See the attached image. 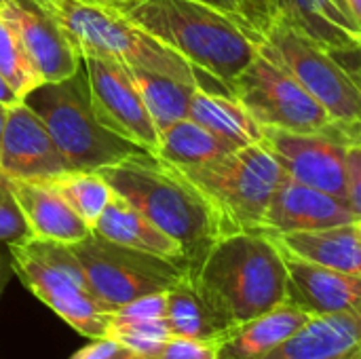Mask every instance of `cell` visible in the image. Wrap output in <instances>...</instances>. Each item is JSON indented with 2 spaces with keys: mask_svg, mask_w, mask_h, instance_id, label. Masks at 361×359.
<instances>
[{
  "mask_svg": "<svg viewBox=\"0 0 361 359\" xmlns=\"http://www.w3.org/2000/svg\"><path fill=\"white\" fill-rule=\"evenodd\" d=\"M275 11L332 53L360 51L361 40L343 0H271Z\"/></svg>",
  "mask_w": 361,
  "mask_h": 359,
  "instance_id": "obj_21",
  "label": "cell"
},
{
  "mask_svg": "<svg viewBox=\"0 0 361 359\" xmlns=\"http://www.w3.org/2000/svg\"><path fill=\"white\" fill-rule=\"evenodd\" d=\"M8 254L19 281L76 334L89 341L108 336L112 313L93 296L70 245L30 239L8 245Z\"/></svg>",
  "mask_w": 361,
  "mask_h": 359,
  "instance_id": "obj_7",
  "label": "cell"
},
{
  "mask_svg": "<svg viewBox=\"0 0 361 359\" xmlns=\"http://www.w3.org/2000/svg\"><path fill=\"white\" fill-rule=\"evenodd\" d=\"M273 237V235H271ZM279 248L302 260L336 269L343 273L361 275V239L353 224L307 231V233H288L273 237Z\"/></svg>",
  "mask_w": 361,
  "mask_h": 359,
  "instance_id": "obj_22",
  "label": "cell"
},
{
  "mask_svg": "<svg viewBox=\"0 0 361 359\" xmlns=\"http://www.w3.org/2000/svg\"><path fill=\"white\" fill-rule=\"evenodd\" d=\"M116 8L226 91L262 47V34L247 15L201 0H127Z\"/></svg>",
  "mask_w": 361,
  "mask_h": 359,
  "instance_id": "obj_1",
  "label": "cell"
},
{
  "mask_svg": "<svg viewBox=\"0 0 361 359\" xmlns=\"http://www.w3.org/2000/svg\"><path fill=\"white\" fill-rule=\"evenodd\" d=\"M127 349L110 336L95 339L70 359H118Z\"/></svg>",
  "mask_w": 361,
  "mask_h": 359,
  "instance_id": "obj_34",
  "label": "cell"
},
{
  "mask_svg": "<svg viewBox=\"0 0 361 359\" xmlns=\"http://www.w3.org/2000/svg\"><path fill=\"white\" fill-rule=\"evenodd\" d=\"M0 171L6 178L44 180L70 171L40 116L23 102L6 110L0 146Z\"/></svg>",
  "mask_w": 361,
  "mask_h": 359,
  "instance_id": "obj_13",
  "label": "cell"
},
{
  "mask_svg": "<svg viewBox=\"0 0 361 359\" xmlns=\"http://www.w3.org/2000/svg\"><path fill=\"white\" fill-rule=\"evenodd\" d=\"M38 182L51 186L91 229L114 195L99 171H63Z\"/></svg>",
  "mask_w": 361,
  "mask_h": 359,
  "instance_id": "obj_27",
  "label": "cell"
},
{
  "mask_svg": "<svg viewBox=\"0 0 361 359\" xmlns=\"http://www.w3.org/2000/svg\"><path fill=\"white\" fill-rule=\"evenodd\" d=\"M70 250L82 267L93 296L110 313L142 296L167 292L188 273L176 262L112 243L95 233L72 243Z\"/></svg>",
  "mask_w": 361,
  "mask_h": 359,
  "instance_id": "obj_10",
  "label": "cell"
},
{
  "mask_svg": "<svg viewBox=\"0 0 361 359\" xmlns=\"http://www.w3.org/2000/svg\"><path fill=\"white\" fill-rule=\"evenodd\" d=\"M51 17L78 49L80 57H112L127 68H142L203 87L199 70L180 53L131 23L116 6L87 0H30Z\"/></svg>",
  "mask_w": 361,
  "mask_h": 359,
  "instance_id": "obj_4",
  "label": "cell"
},
{
  "mask_svg": "<svg viewBox=\"0 0 361 359\" xmlns=\"http://www.w3.org/2000/svg\"><path fill=\"white\" fill-rule=\"evenodd\" d=\"M201 2H207L216 8H222L228 13H239V15H245V6H247V0H201Z\"/></svg>",
  "mask_w": 361,
  "mask_h": 359,
  "instance_id": "obj_37",
  "label": "cell"
},
{
  "mask_svg": "<svg viewBox=\"0 0 361 359\" xmlns=\"http://www.w3.org/2000/svg\"><path fill=\"white\" fill-rule=\"evenodd\" d=\"M353 229H355L357 237H360V239H361V220H357V222H353Z\"/></svg>",
  "mask_w": 361,
  "mask_h": 359,
  "instance_id": "obj_43",
  "label": "cell"
},
{
  "mask_svg": "<svg viewBox=\"0 0 361 359\" xmlns=\"http://www.w3.org/2000/svg\"><path fill=\"white\" fill-rule=\"evenodd\" d=\"M82 68L95 118L112 133L154 154L159 148V131L127 66L112 57L85 55Z\"/></svg>",
  "mask_w": 361,
  "mask_h": 359,
  "instance_id": "obj_11",
  "label": "cell"
},
{
  "mask_svg": "<svg viewBox=\"0 0 361 359\" xmlns=\"http://www.w3.org/2000/svg\"><path fill=\"white\" fill-rule=\"evenodd\" d=\"M23 102V97L11 87V83L0 74V106H4V108H13V106H17V104H21Z\"/></svg>",
  "mask_w": 361,
  "mask_h": 359,
  "instance_id": "obj_36",
  "label": "cell"
},
{
  "mask_svg": "<svg viewBox=\"0 0 361 359\" xmlns=\"http://www.w3.org/2000/svg\"><path fill=\"white\" fill-rule=\"evenodd\" d=\"M353 222L355 218L343 199L286 176L271 199L260 233L277 237L288 233L324 231Z\"/></svg>",
  "mask_w": 361,
  "mask_h": 359,
  "instance_id": "obj_14",
  "label": "cell"
},
{
  "mask_svg": "<svg viewBox=\"0 0 361 359\" xmlns=\"http://www.w3.org/2000/svg\"><path fill=\"white\" fill-rule=\"evenodd\" d=\"M13 262H11V254L6 245H0V298L4 294V288L8 284V279L13 277Z\"/></svg>",
  "mask_w": 361,
  "mask_h": 359,
  "instance_id": "obj_35",
  "label": "cell"
},
{
  "mask_svg": "<svg viewBox=\"0 0 361 359\" xmlns=\"http://www.w3.org/2000/svg\"><path fill=\"white\" fill-rule=\"evenodd\" d=\"M23 104L40 116L70 171H97L146 152L95 118L82 66L70 78L40 83L23 97Z\"/></svg>",
  "mask_w": 361,
  "mask_h": 359,
  "instance_id": "obj_6",
  "label": "cell"
},
{
  "mask_svg": "<svg viewBox=\"0 0 361 359\" xmlns=\"http://www.w3.org/2000/svg\"><path fill=\"white\" fill-rule=\"evenodd\" d=\"M6 2H8V0H0V8H2V6H4Z\"/></svg>",
  "mask_w": 361,
  "mask_h": 359,
  "instance_id": "obj_44",
  "label": "cell"
},
{
  "mask_svg": "<svg viewBox=\"0 0 361 359\" xmlns=\"http://www.w3.org/2000/svg\"><path fill=\"white\" fill-rule=\"evenodd\" d=\"M267 2H269V6H271V0H267Z\"/></svg>",
  "mask_w": 361,
  "mask_h": 359,
  "instance_id": "obj_45",
  "label": "cell"
},
{
  "mask_svg": "<svg viewBox=\"0 0 361 359\" xmlns=\"http://www.w3.org/2000/svg\"><path fill=\"white\" fill-rule=\"evenodd\" d=\"M262 144L275 154L286 176L347 203V144L277 127H262Z\"/></svg>",
  "mask_w": 361,
  "mask_h": 359,
  "instance_id": "obj_12",
  "label": "cell"
},
{
  "mask_svg": "<svg viewBox=\"0 0 361 359\" xmlns=\"http://www.w3.org/2000/svg\"><path fill=\"white\" fill-rule=\"evenodd\" d=\"M283 254L288 264V303L309 315L361 313V275Z\"/></svg>",
  "mask_w": 361,
  "mask_h": 359,
  "instance_id": "obj_16",
  "label": "cell"
},
{
  "mask_svg": "<svg viewBox=\"0 0 361 359\" xmlns=\"http://www.w3.org/2000/svg\"><path fill=\"white\" fill-rule=\"evenodd\" d=\"M311 315L292 303H283L254 320L231 326L218 341L220 359H264L290 339Z\"/></svg>",
  "mask_w": 361,
  "mask_h": 359,
  "instance_id": "obj_19",
  "label": "cell"
},
{
  "mask_svg": "<svg viewBox=\"0 0 361 359\" xmlns=\"http://www.w3.org/2000/svg\"><path fill=\"white\" fill-rule=\"evenodd\" d=\"M127 72L140 89L157 131H163L169 125L188 118L192 93L199 89L197 85L182 83L178 78L148 72L142 68H127Z\"/></svg>",
  "mask_w": 361,
  "mask_h": 359,
  "instance_id": "obj_26",
  "label": "cell"
},
{
  "mask_svg": "<svg viewBox=\"0 0 361 359\" xmlns=\"http://www.w3.org/2000/svg\"><path fill=\"white\" fill-rule=\"evenodd\" d=\"M180 171L214 203L228 233L260 231L271 199L286 178L283 167L262 142Z\"/></svg>",
  "mask_w": 361,
  "mask_h": 359,
  "instance_id": "obj_8",
  "label": "cell"
},
{
  "mask_svg": "<svg viewBox=\"0 0 361 359\" xmlns=\"http://www.w3.org/2000/svg\"><path fill=\"white\" fill-rule=\"evenodd\" d=\"M262 34V51L292 72L328 110L347 144H361V66L343 63L298 25L275 11L250 17Z\"/></svg>",
  "mask_w": 361,
  "mask_h": 359,
  "instance_id": "obj_5",
  "label": "cell"
},
{
  "mask_svg": "<svg viewBox=\"0 0 361 359\" xmlns=\"http://www.w3.org/2000/svg\"><path fill=\"white\" fill-rule=\"evenodd\" d=\"M258 6H269L267 0H247V6H245V15H250L252 11H256Z\"/></svg>",
  "mask_w": 361,
  "mask_h": 359,
  "instance_id": "obj_39",
  "label": "cell"
},
{
  "mask_svg": "<svg viewBox=\"0 0 361 359\" xmlns=\"http://www.w3.org/2000/svg\"><path fill=\"white\" fill-rule=\"evenodd\" d=\"M347 205L355 222L361 220V144L347 146Z\"/></svg>",
  "mask_w": 361,
  "mask_h": 359,
  "instance_id": "obj_32",
  "label": "cell"
},
{
  "mask_svg": "<svg viewBox=\"0 0 361 359\" xmlns=\"http://www.w3.org/2000/svg\"><path fill=\"white\" fill-rule=\"evenodd\" d=\"M0 13L15 25L42 83L63 80L80 70L82 57L68 34L30 0H8Z\"/></svg>",
  "mask_w": 361,
  "mask_h": 359,
  "instance_id": "obj_15",
  "label": "cell"
},
{
  "mask_svg": "<svg viewBox=\"0 0 361 359\" xmlns=\"http://www.w3.org/2000/svg\"><path fill=\"white\" fill-rule=\"evenodd\" d=\"M190 277L228 328L288 303L286 254L260 231L220 237Z\"/></svg>",
  "mask_w": 361,
  "mask_h": 359,
  "instance_id": "obj_3",
  "label": "cell"
},
{
  "mask_svg": "<svg viewBox=\"0 0 361 359\" xmlns=\"http://www.w3.org/2000/svg\"><path fill=\"white\" fill-rule=\"evenodd\" d=\"M108 336L121 343L125 349L157 358L163 345L169 341L171 330L165 317H152V320H123L112 315V324L108 330Z\"/></svg>",
  "mask_w": 361,
  "mask_h": 359,
  "instance_id": "obj_29",
  "label": "cell"
},
{
  "mask_svg": "<svg viewBox=\"0 0 361 359\" xmlns=\"http://www.w3.org/2000/svg\"><path fill=\"white\" fill-rule=\"evenodd\" d=\"M118 359H157V358H150V355H142V353H135V351H129V349H127V351H125V353H123V355H121Z\"/></svg>",
  "mask_w": 361,
  "mask_h": 359,
  "instance_id": "obj_41",
  "label": "cell"
},
{
  "mask_svg": "<svg viewBox=\"0 0 361 359\" xmlns=\"http://www.w3.org/2000/svg\"><path fill=\"white\" fill-rule=\"evenodd\" d=\"M110 188L169 235L184 252L192 275L228 229L214 203L173 165L157 154L137 152L97 169Z\"/></svg>",
  "mask_w": 361,
  "mask_h": 359,
  "instance_id": "obj_2",
  "label": "cell"
},
{
  "mask_svg": "<svg viewBox=\"0 0 361 359\" xmlns=\"http://www.w3.org/2000/svg\"><path fill=\"white\" fill-rule=\"evenodd\" d=\"M112 315L123 320H152V317H165V292L161 294H148L133 303L123 305Z\"/></svg>",
  "mask_w": 361,
  "mask_h": 359,
  "instance_id": "obj_33",
  "label": "cell"
},
{
  "mask_svg": "<svg viewBox=\"0 0 361 359\" xmlns=\"http://www.w3.org/2000/svg\"><path fill=\"white\" fill-rule=\"evenodd\" d=\"M87 2H97V4H106V6H118L127 0H87Z\"/></svg>",
  "mask_w": 361,
  "mask_h": 359,
  "instance_id": "obj_42",
  "label": "cell"
},
{
  "mask_svg": "<svg viewBox=\"0 0 361 359\" xmlns=\"http://www.w3.org/2000/svg\"><path fill=\"white\" fill-rule=\"evenodd\" d=\"M343 2H345V8H347L361 40V0H343Z\"/></svg>",
  "mask_w": 361,
  "mask_h": 359,
  "instance_id": "obj_38",
  "label": "cell"
},
{
  "mask_svg": "<svg viewBox=\"0 0 361 359\" xmlns=\"http://www.w3.org/2000/svg\"><path fill=\"white\" fill-rule=\"evenodd\" d=\"M235 95L262 127L298 133H319L347 144L328 110L300 85V80L262 51L231 85ZM349 146V144H347Z\"/></svg>",
  "mask_w": 361,
  "mask_h": 359,
  "instance_id": "obj_9",
  "label": "cell"
},
{
  "mask_svg": "<svg viewBox=\"0 0 361 359\" xmlns=\"http://www.w3.org/2000/svg\"><path fill=\"white\" fill-rule=\"evenodd\" d=\"M165 320L173 336L197 341L216 343L228 330V326L201 296L188 273L165 292Z\"/></svg>",
  "mask_w": 361,
  "mask_h": 359,
  "instance_id": "obj_24",
  "label": "cell"
},
{
  "mask_svg": "<svg viewBox=\"0 0 361 359\" xmlns=\"http://www.w3.org/2000/svg\"><path fill=\"white\" fill-rule=\"evenodd\" d=\"M0 74L11 83V87L21 97H25L32 89H36L42 83L15 25L6 17H2V13H0Z\"/></svg>",
  "mask_w": 361,
  "mask_h": 359,
  "instance_id": "obj_28",
  "label": "cell"
},
{
  "mask_svg": "<svg viewBox=\"0 0 361 359\" xmlns=\"http://www.w3.org/2000/svg\"><path fill=\"white\" fill-rule=\"evenodd\" d=\"M239 146L212 133L192 118H182L159 131L157 157L173 167H192L235 152Z\"/></svg>",
  "mask_w": 361,
  "mask_h": 359,
  "instance_id": "obj_25",
  "label": "cell"
},
{
  "mask_svg": "<svg viewBox=\"0 0 361 359\" xmlns=\"http://www.w3.org/2000/svg\"><path fill=\"white\" fill-rule=\"evenodd\" d=\"M188 118L239 148L262 142V125L235 95L226 91L199 87L192 93Z\"/></svg>",
  "mask_w": 361,
  "mask_h": 359,
  "instance_id": "obj_23",
  "label": "cell"
},
{
  "mask_svg": "<svg viewBox=\"0 0 361 359\" xmlns=\"http://www.w3.org/2000/svg\"><path fill=\"white\" fill-rule=\"evenodd\" d=\"M32 239L30 226L23 218L21 207L8 186V178L0 171V245L25 243Z\"/></svg>",
  "mask_w": 361,
  "mask_h": 359,
  "instance_id": "obj_30",
  "label": "cell"
},
{
  "mask_svg": "<svg viewBox=\"0 0 361 359\" xmlns=\"http://www.w3.org/2000/svg\"><path fill=\"white\" fill-rule=\"evenodd\" d=\"M93 233L112 243L154 254L159 258H165L186 269V258L182 248L116 193L112 195L110 203L97 218Z\"/></svg>",
  "mask_w": 361,
  "mask_h": 359,
  "instance_id": "obj_20",
  "label": "cell"
},
{
  "mask_svg": "<svg viewBox=\"0 0 361 359\" xmlns=\"http://www.w3.org/2000/svg\"><path fill=\"white\" fill-rule=\"evenodd\" d=\"M6 110L4 106H0V146H2V135H4V125H6Z\"/></svg>",
  "mask_w": 361,
  "mask_h": 359,
  "instance_id": "obj_40",
  "label": "cell"
},
{
  "mask_svg": "<svg viewBox=\"0 0 361 359\" xmlns=\"http://www.w3.org/2000/svg\"><path fill=\"white\" fill-rule=\"evenodd\" d=\"M8 186L23 212L32 239L72 245L93 235V229L51 186L21 178H8Z\"/></svg>",
  "mask_w": 361,
  "mask_h": 359,
  "instance_id": "obj_18",
  "label": "cell"
},
{
  "mask_svg": "<svg viewBox=\"0 0 361 359\" xmlns=\"http://www.w3.org/2000/svg\"><path fill=\"white\" fill-rule=\"evenodd\" d=\"M264 359H361V313L311 315Z\"/></svg>",
  "mask_w": 361,
  "mask_h": 359,
  "instance_id": "obj_17",
  "label": "cell"
},
{
  "mask_svg": "<svg viewBox=\"0 0 361 359\" xmlns=\"http://www.w3.org/2000/svg\"><path fill=\"white\" fill-rule=\"evenodd\" d=\"M157 359H220L216 351V343L197 341L186 336H169L163 345Z\"/></svg>",
  "mask_w": 361,
  "mask_h": 359,
  "instance_id": "obj_31",
  "label": "cell"
}]
</instances>
